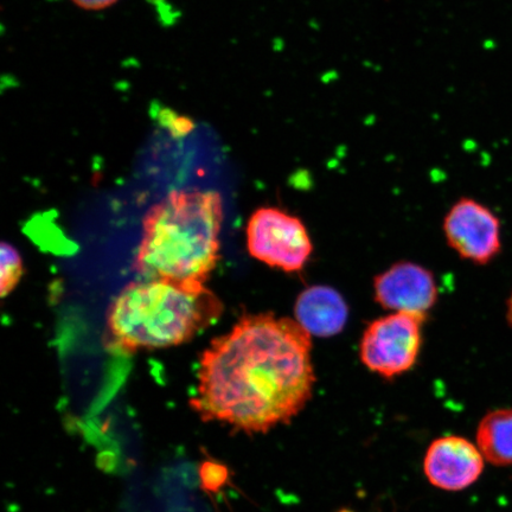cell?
<instances>
[{"label":"cell","instance_id":"8992f818","mask_svg":"<svg viewBox=\"0 0 512 512\" xmlns=\"http://www.w3.org/2000/svg\"><path fill=\"white\" fill-rule=\"evenodd\" d=\"M501 228L494 211L471 198L454 204L444 221L448 245L477 265L489 264L501 253Z\"/></svg>","mask_w":512,"mask_h":512},{"label":"cell","instance_id":"4fadbf2b","mask_svg":"<svg viewBox=\"0 0 512 512\" xmlns=\"http://www.w3.org/2000/svg\"><path fill=\"white\" fill-rule=\"evenodd\" d=\"M72 2L83 10L98 11L111 8L119 0H72Z\"/></svg>","mask_w":512,"mask_h":512},{"label":"cell","instance_id":"277c9868","mask_svg":"<svg viewBox=\"0 0 512 512\" xmlns=\"http://www.w3.org/2000/svg\"><path fill=\"white\" fill-rule=\"evenodd\" d=\"M425 320L424 315L395 312L371 322L360 343L364 366L388 380L411 370L420 354Z\"/></svg>","mask_w":512,"mask_h":512},{"label":"cell","instance_id":"6da1fadb","mask_svg":"<svg viewBox=\"0 0 512 512\" xmlns=\"http://www.w3.org/2000/svg\"><path fill=\"white\" fill-rule=\"evenodd\" d=\"M311 335L297 320L246 316L204 350L190 405L246 433L288 424L312 398Z\"/></svg>","mask_w":512,"mask_h":512},{"label":"cell","instance_id":"5b68a950","mask_svg":"<svg viewBox=\"0 0 512 512\" xmlns=\"http://www.w3.org/2000/svg\"><path fill=\"white\" fill-rule=\"evenodd\" d=\"M247 247L256 260L288 273L302 271L313 251L303 221L271 207L255 210L249 219Z\"/></svg>","mask_w":512,"mask_h":512},{"label":"cell","instance_id":"ba28073f","mask_svg":"<svg viewBox=\"0 0 512 512\" xmlns=\"http://www.w3.org/2000/svg\"><path fill=\"white\" fill-rule=\"evenodd\" d=\"M375 299L383 309L424 315L438 298L434 275L413 262H399L377 275Z\"/></svg>","mask_w":512,"mask_h":512},{"label":"cell","instance_id":"8fae6325","mask_svg":"<svg viewBox=\"0 0 512 512\" xmlns=\"http://www.w3.org/2000/svg\"><path fill=\"white\" fill-rule=\"evenodd\" d=\"M23 274V262L21 255L16 251L15 247L3 243L2 245V297L8 296L12 290L18 285Z\"/></svg>","mask_w":512,"mask_h":512},{"label":"cell","instance_id":"30bf717a","mask_svg":"<svg viewBox=\"0 0 512 512\" xmlns=\"http://www.w3.org/2000/svg\"><path fill=\"white\" fill-rule=\"evenodd\" d=\"M476 439L486 462L512 466V408H499L484 415Z\"/></svg>","mask_w":512,"mask_h":512},{"label":"cell","instance_id":"9a60e30c","mask_svg":"<svg viewBox=\"0 0 512 512\" xmlns=\"http://www.w3.org/2000/svg\"><path fill=\"white\" fill-rule=\"evenodd\" d=\"M338 512H352V511L344 509V510H341V511H338Z\"/></svg>","mask_w":512,"mask_h":512},{"label":"cell","instance_id":"7c38bea8","mask_svg":"<svg viewBox=\"0 0 512 512\" xmlns=\"http://www.w3.org/2000/svg\"><path fill=\"white\" fill-rule=\"evenodd\" d=\"M201 479L204 488L208 491L220 490L222 486L227 483V467L214 463L203 464L201 469Z\"/></svg>","mask_w":512,"mask_h":512},{"label":"cell","instance_id":"52a82bcc","mask_svg":"<svg viewBox=\"0 0 512 512\" xmlns=\"http://www.w3.org/2000/svg\"><path fill=\"white\" fill-rule=\"evenodd\" d=\"M484 466L479 447L458 435L434 440L424 460L428 482L444 491L470 488L482 476Z\"/></svg>","mask_w":512,"mask_h":512},{"label":"cell","instance_id":"3957f363","mask_svg":"<svg viewBox=\"0 0 512 512\" xmlns=\"http://www.w3.org/2000/svg\"><path fill=\"white\" fill-rule=\"evenodd\" d=\"M223 305L204 284L145 279L124 288L107 312V331L117 350L176 347L219 319Z\"/></svg>","mask_w":512,"mask_h":512},{"label":"cell","instance_id":"9c48e42d","mask_svg":"<svg viewBox=\"0 0 512 512\" xmlns=\"http://www.w3.org/2000/svg\"><path fill=\"white\" fill-rule=\"evenodd\" d=\"M297 322L317 337H331L342 332L349 309L341 293L329 286H312L300 294L294 306Z\"/></svg>","mask_w":512,"mask_h":512},{"label":"cell","instance_id":"7a4b0ae2","mask_svg":"<svg viewBox=\"0 0 512 512\" xmlns=\"http://www.w3.org/2000/svg\"><path fill=\"white\" fill-rule=\"evenodd\" d=\"M222 222L219 192H170L144 217L134 267L145 279L206 284L220 259Z\"/></svg>","mask_w":512,"mask_h":512},{"label":"cell","instance_id":"5bb4252c","mask_svg":"<svg viewBox=\"0 0 512 512\" xmlns=\"http://www.w3.org/2000/svg\"><path fill=\"white\" fill-rule=\"evenodd\" d=\"M507 319H508L509 325L512 328V292H511V296L508 299V303H507Z\"/></svg>","mask_w":512,"mask_h":512}]
</instances>
